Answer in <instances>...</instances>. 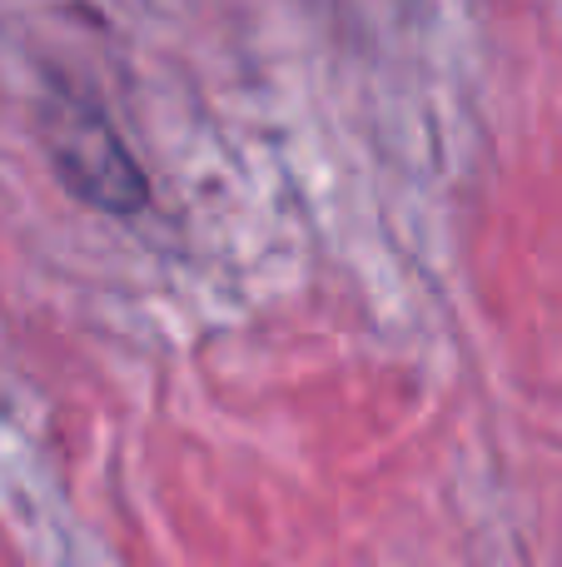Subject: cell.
Returning a JSON list of instances; mask_svg holds the SVG:
<instances>
[{"label": "cell", "instance_id": "cell-1", "mask_svg": "<svg viewBox=\"0 0 562 567\" xmlns=\"http://www.w3.org/2000/svg\"><path fill=\"white\" fill-rule=\"evenodd\" d=\"M45 150L55 159L60 185L75 199L110 209V215H129V209L145 205V175L95 105L55 100L45 115Z\"/></svg>", "mask_w": 562, "mask_h": 567}]
</instances>
